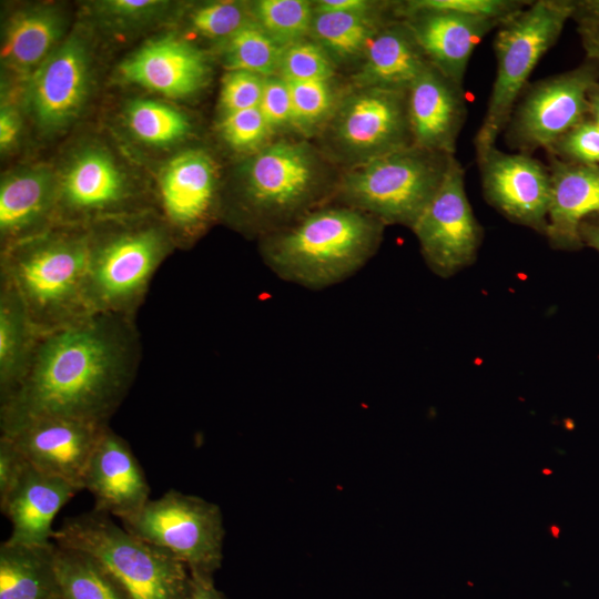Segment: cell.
Masks as SVG:
<instances>
[{
    "mask_svg": "<svg viewBox=\"0 0 599 599\" xmlns=\"http://www.w3.org/2000/svg\"><path fill=\"white\" fill-rule=\"evenodd\" d=\"M283 50L256 21H250L224 41L222 60L227 71L268 78L278 75Z\"/></svg>",
    "mask_w": 599,
    "mask_h": 599,
    "instance_id": "31",
    "label": "cell"
},
{
    "mask_svg": "<svg viewBox=\"0 0 599 599\" xmlns=\"http://www.w3.org/2000/svg\"><path fill=\"white\" fill-rule=\"evenodd\" d=\"M250 21L242 4L229 1L201 6L190 17V23L197 33L224 41Z\"/></svg>",
    "mask_w": 599,
    "mask_h": 599,
    "instance_id": "36",
    "label": "cell"
},
{
    "mask_svg": "<svg viewBox=\"0 0 599 599\" xmlns=\"http://www.w3.org/2000/svg\"><path fill=\"white\" fill-rule=\"evenodd\" d=\"M80 490L28 463L8 495L0 500L1 512L11 522V534L7 540L24 545L51 544L54 517Z\"/></svg>",
    "mask_w": 599,
    "mask_h": 599,
    "instance_id": "22",
    "label": "cell"
},
{
    "mask_svg": "<svg viewBox=\"0 0 599 599\" xmlns=\"http://www.w3.org/2000/svg\"><path fill=\"white\" fill-rule=\"evenodd\" d=\"M265 78L247 71H227L222 80L220 105L224 114L258 108Z\"/></svg>",
    "mask_w": 599,
    "mask_h": 599,
    "instance_id": "40",
    "label": "cell"
},
{
    "mask_svg": "<svg viewBox=\"0 0 599 599\" xmlns=\"http://www.w3.org/2000/svg\"><path fill=\"white\" fill-rule=\"evenodd\" d=\"M413 145L455 154L467 109L461 85L430 64L408 88Z\"/></svg>",
    "mask_w": 599,
    "mask_h": 599,
    "instance_id": "20",
    "label": "cell"
},
{
    "mask_svg": "<svg viewBox=\"0 0 599 599\" xmlns=\"http://www.w3.org/2000/svg\"><path fill=\"white\" fill-rule=\"evenodd\" d=\"M272 132L292 125V101L288 83L280 75L265 78L258 105Z\"/></svg>",
    "mask_w": 599,
    "mask_h": 599,
    "instance_id": "41",
    "label": "cell"
},
{
    "mask_svg": "<svg viewBox=\"0 0 599 599\" xmlns=\"http://www.w3.org/2000/svg\"><path fill=\"white\" fill-rule=\"evenodd\" d=\"M122 526L135 537L173 554L192 573L214 576L222 565V511L201 497L170 489L150 499Z\"/></svg>",
    "mask_w": 599,
    "mask_h": 599,
    "instance_id": "9",
    "label": "cell"
},
{
    "mask_svg": "<svg viewBox=\"0 0 599 599\" xmlns=\"http://www.w3.org/2000/svg\"><path fill=\"white\" fill-rule=\"evenodd\" d=\"M83 489L94 499V508L125 521L150 500V487L128 441L110 426L102 432L89 459Z\"/></svg>",
    "mask_w": 599,
    "mask_h": 599,
    "instance_id": "18",
    "label": "cell"
},
{
    "mask_svg": "<svg viewBox=\"0 0 599 599\" xmlns=\"http://www.w3.org/2000/svg\"><path fill=\"white\" fill-rule=\"evenodd\" d=\"M587 61L599 71V24L577 26Z\"/></svg>",
    "mask_w": 599,
    "mask_h": 599,
    "instance_id": "46",
    "label": "cell"
},
{
    "mask_svg": "<svg viewBox=\"0 0 599 599\" xmlns=\"http://www.w3.org/2000/svg\"><path fill=\"white\" fill-rule=\"evenodd\" d=\"M278 75L286 81L331 80L334 62L316 41L303 39L284 48Z\"/></svg>",
    "mask_w": 599,
    "mask_h": 599,
    "instance_id": "35",
    "label": "cell"
},
{
    "mask_svg": "<svg viewBox=\"0 0 599 599\" xmlns=\"http://www.w3.org/2000/svg\"><path fill=\"white\" fill-rule=\"evenodd\" d=\"M529 3L520 0H414L398 7L405 10H443L505 21Z\"/></svg>",
    "mask_w": 599,
    "mask_h": 599,
    "instance_id": "39",
    "label": "cell"
},
{
    "mask_svg": "<svg viewBox=\"0 0 599 599\" xmlns=\"http://www.w3.org/2000/svg\"><path fill=\"white\" fill-rule=\"evenodd\" d=\"M286 82L291 92L292 125L300 132L309 134L332 118L336 106L331 80Z\"/></svg>",
    "mask_w": 599,
    "mask_h": 599,
    "instance_id": "34",
    "label": "cell"
},
{
    "mask_svg": "<svg viewBox=\"0 0 599 599\" xmlns=\"http://www.w3.org/2000/svg\"><path fill=\"white\" fill-rule=\"evenodd\" d=\"M87 226L57 224L1 251L9 277L41 334L92 314L87 300Z\"/></svg>",
    "mask_w": 599,
    "mask_h": 599,
    "instance_id": "4",
    "label": "cell"
},
{
    "mask_svg": "<svg viewBox=\"0 0 599 599\" xmlns=\"http://www.w3.org/2000/svg\"><path fill=\"white\" fill-rule=\"evenodd\" d=\"M221 132L226 143L238 151H258L272 134L258 108L224 114Z\"/></svg>",
    "mask_w": 599,
    "mask_h": 599,
    "instance_id": "38",
    "label": "cell"
},
{
    "mask_svg": "<svg viewBox=\"0 0 599 599\" xmlns=\"http://www.w3.org/2000/svg\"><path fill=\"white\" fill-rule=\"evenodd\" d=\"M588 116L599 125V82L590 90Z\"/></svg>",
    "mask_w": 599,
    "mask_h": 599,
    "instance_id": "50",
    "label": "cell"
},
{
    "mask_svg": "<svg viewBox=\"0 0 599 599\" xmlns=\"http://www.w3.org/2000/svg\"><path fill=\"white\" fill-rule=\"evenodd\" d=\"M541 473H542L544 475H551V474H552V470H550L549 468H544Z\"/></svg>",
    "mask_w": 599,
    "mask_h": 599,
    "instance_id": "52",
    "label": "cell"
},
{
    "mask_svg": "<svg viewBox=\"0 0 599 599\" xmlns=\"http://www.w3.org/2000/svg\"><path fill=\"white\" fill-rule=\"evenodd\" d=\"M570 0H538L505 20L494 41L496 77L474 144L476 158L495 146L528 79L571 19Z\"/></svg>",
    "mask_w": 599,
    "mask_h": 599,
    "instance_id": "8",
    "label": "cell"
},
{
    "mask_svg": "<svg viewBox=\"0 0 599 599\" xmlns=\"http://www.w3.org/2000/svg\"><path fill=\"white\" fill-rule=\"evenodd\" d=\"M547 151L550 156L564 162L599 165V125L587 118L560 136Z\"/></svg>",
    "mask_w": 599,
    "mask_h": 599,
    "instance_id": "37",
    "label": "cell"
},
{
    "mask_svg": "<svg viewBox=\"0 0 599 599\" xmlns=\"http://www.w3.org/2000/svg\"><path fill=\"white\" fill-rule=\"evenodd\" d=\"M255 21L282 47L311 32L314 4L305 0H261L253 4Z\"/></svg>",
    "mask_w": 599,
    "mask_h": 599,
    "instance_id": "33",
    "label": "cell"
},
{
    "mask_svg": "<svg viewBox=\"0 0 599 599\" xmlns=\"http://www.w3.org/2000/svg\"><path fill=\"white\" fill-rule=\"evenodd\" d=\"M20 122L13 109L4 106L0 112V146L2 150L10 148L18 138Z\"/></svg>",
    "mask_w": 599,
    "mask_h": 599,
    "instance_id": "45",
    "label": "cell"
},
{
    "mask_svg": "<svg viewBox=\"0 0 599 599\" xmlns=\"http://www.w3.org/2000/svg\"><path fill=\"white\" fill-rule=\"evenodd\" d=\"M109 425L49 417L26 424L10 435L34 468L83 489V477L94 447Z\"/></svg>",
    "mask_w": 599,
    "mask_h": 599,
    "instance_id": "17",
    "label": "cell"
},
{
    "mask_svg": "<svg viewBox=\"0 0 599 599\" xmlns=\"http://www.w3.org/2000/svg\"><path fill=\"white\" fill-rule=\"evenodd\" d=\"M453 156L412 145L351 165L336 181L332 202L365 212L385 226L412 229L440 187Z\"/></svg>",
    "mask_w": 599,
    "mask_h": 599,
    "instance_id": "7",
    "label": "cell"
},
{
    "mask_svg": "<svg viewBox=\"0 0 599 599\" xmlns=\"http://www.w3.org/2000/svg\"><path fill=\"white\" fill-rule=\"evenodd\" d=\"M135 317L92 313L42 334L29 372L0 404L1 435L49 417L109 425L141 361Z\"/></svg>",
    "mask_w": 599,
    "mask_h": 599,
    "instance_id": "1",
    "label": "cell"
},
{
    "mask_svg": "<svg viewBox=\"0 0 599 599\" xmlns=\"http://www.w3.org/2000/svg\"><path fill=\"white\" fill-rule=\"evenodd\" d=\"M599 71L586 61L577 68L534 83L516 104L505 129L507 142L521 153L548 149L589 118L590 90ZM504 131V133H505Z\"/></svg>",
    "mask_w": 599,
    "mask_h": 599,
    "instance_id": "10",
    "label": "cell"
},
{
    "mask_svg": "<svg viewBox=\"0 0 599 599\" xmlns=\"http://www.w3.org/2000/svg\"><path fill=\"white\" fill-rule=\"evenodd\" d=\"M122 78L170 98H184L207 81L205 55L190 42L175 37L151 41L120 64Z\"/></svg>",
    "mask_w": 599,
    "mask_h": 599,
    "instance_id": "21",
    "label": "cell"
},
{
    "mask_svg": "<svg viewBox=\"0 0 599 599\" xmlns=\"http://www.w3.org/2000/svg\"><path fill=\"white\" fill-rule=\"evenodd\" d=\"M90 79L89 48L73 33L29 75L26 102L37 125L52 133L71 124L84 105Z\"/></svg>",
    "mask_w": 599,
    "mask_h": 599,
    "instance_id": "14",
    "label": "cell"
},
{
    "mask_svg": "<svg viewBox=\"0 0 599 599\" xmlns=\"http://www.w3.org/2000/svg\"><path fill=\"white\" fill-rule=\"evenodd\" d=\"M191 599H226V597L216 588L213 576L192 573Z\"/></svg>",
    "mask_w": 599,
    "mask_h": 599,
    "instance_id": "48",
    "label": "cell"
},
{
    "mask_svg": "<svg viewBox=\"0 0 599 599\" xmlns=\"http://www.w3.org/2000/svg\"><path fill=\"white\" fill-rule=\"evenodd\" d=\"M486 201L508 220L546 234L551 194L549 167L526 153L491 148L477 156Z\"/></svg>",
    "mask_w": 599,
    "mask_h": 599,
    "instance_id": "15",
    "label": "cell"
},
{
    "mask_svg": "<svg viewBox=\"0 0 599 599\" xmlns=\"http://www.w3.org/2000/svg\"><path fill=\"white\" fill-rule=\"evenodd\" d=\"M53 542L94 557L130 599H191L192 573L170 551L149 544L92 509L63 520Z\"/></svg>",
    "mask_w": 599,
    "mask_h": 599,
    "instance_id": "6",
    "label": "cell"
},
{
    "mask_svg": "<svg viewBox=\"0 0 599 599\" xmlns=\"http://www.w3.org/2000/svg\"><path fill=\"white\" fill-rule=\"evenodd\" d=\"M27 464L13 440L0 435V500L8 495Z\"/></svg>",
    "mask_w": 599,
    "mask_h": 599,
    "instance_id": "42",
    "label": "cell"
},
{
    "mask_svg": "<svg viewBox=\"0 0 599 599\" xmlns=\"http://www.w3.org/2000/svg\"><path fill=\"white\" fill-rule=\"evenodd\" d=\"M385 225L329 202L260 237V255L278 278L319 291L356 274L377 252Z\"/></svg>",
    "mask_w": 599,
    "mask_h": 599,
    "instance_id": "2",
    "label": "cell"
},
{
    "mask_svg": "<svg viewBox=\"0 0 599 599\" xmlns=\"http://www.w3.org/2000/svg\"><path fill=\"white\" fill-rule=\"evenodd\" d=\"M59 182L47 169L7 176L0 187L1 251L57 225Z\"/></svg>",
    "mask_w": 599,
    "mask_h": 599,
    "instance_id": "24",
    "label": "cell"
},
{
    "mask_svg": "<svg viewBox=\"0 0 599 599\" xmlns=\"http://www.w3.org/2000/svg\"><path fill=\"white\" fill-rule=\"evenodd\" d=\"M587 221L599 224V216H597L595 219H591V220H587Z\"/></svg>",
    "mask_w": 599,
    "mask_h": 599,
    "instance_id": "53",
    "label": "cell"
},
{
    "mask_svg": "<svg viewBox=\"0 0 599 599\" xmlns=\"http://www.w3.org/2000/svg\"><path fill=\"white\" fill-rule=\"evenodd\" d=\"M551 194L546 236L564 251L583 247L580 225L599 216V165H582L550 156Z\"/></svg>",
    "mask_w": 599,
    "mask_h": 599,
    "instance_id": "23",
    "label": "cell"
},
{
    "mask_svg": "<svg viewBox=\"0 0 599 599\" xmlns=\"http://www.w3.org/2000/svg\"><path fill=\"white\" fill-rule=\"evenodd\" d=\"M87 230L91 312L136 317L153 276L176 246L169 227L144 212L100 221Z\"/></svg>",
    "mask_w": 599,
    "mask_h": 599,
    "instance_id": "5",
    "label": "cell"
},
{
    "mask_svg": "<svg viewBox=\"0 0 599 599\" xmlns=\"http://www.w3.org/2000/svg\"><path fill=\"white\" fill-rule=\"evenodd\" d=\"M550 530H551V535L555 537V538H558L559 537V528L555 525L550 526Z\"/></svg>",
    "mask_w": 599,
    "mask_h": 599,
    "instance_id": "51",
    "label": "cell"
},
{
    "mask_svg": "<svg viewBox=\"0 0 599 599\" xmlns=\"http://www.w3.org/2000/svg\"><path fill=\"white\" fill-rule=\"evenodd\" d=\"M63 20L52 8L19 12L9 23L1 50L2 60L14 71L31 74L58 47Z\"/></svg>",
    "mask_w": 599,
    "mask_h": 599,
    "instance_id": "28",
    "label": "cell"
},
{
    "mask_svg": "<svg viewBox=\"0 0 599 599\" xmlns=\"http://www.w3.org/2000/svg\"><path fill=\"white\" fill-rule=\"evenodd\" d=\"M386 23L372 12L314 11L311 32L332 60L363 57L369 41Z\"/></svg>",
    "mask_w": 599,
    "mask_h": 599,
    "instance_id": "29",
    "label": "cell"
},
{
    "mask_svg": "<svg viewBox=\"0 0 599 599\" xmlns=\"http://www.w3.org/2000/svg\"><path fill=\"white\" fill-rule=\"evenodd\" d=\"M376 3L365 0H321L314 4L318 12H372Z\"/></svg>",
    "mask_w": 599,
    "mask_h": 599,
    "instance_id": "44",
    "label": "cell"
},
{
    "mask_svg": "<svg viewBox=\"0 0 599 599\" xmlns=\"http://www.w3.org/2000/svg\"><path fill=\"white\" fill-rule=\"evenodd\" d=\"M159 203L175 245L200 236L222 214L213 159L202 150L184 151L172 159L160 176Z\"/></svg>",
    "mask_w": 599,
    "mask_h": 599,
    "instance_id": "13",
    "label": "cell"
},
{
    "mask_svg": "<svg viewBox=\"0 0 599 599\" xmlns=\"http://www.w3.org/2000/svg\"><path fill=\"white\" fill-rule=\"evenodd\" d=\"M41 335L17 288L0 273V404L27 376Z\"/></svg>",
    "mask_w": 599,
    "mask_h": 599,
    "instance_id": "26",
    "label": "cell"
},
{
    "mask_svg": "<svg viewBox=\"0 0 599 599\" xmlns=\"http://www.w3.org/2000/svg\"><path fill=\"white\" fill-rule=\"evenodd\" d=\"M136 195L102 151L81 153L59 182L57 224L81 225L140 214Z\"/></svg>",
    "mask_w": 599,
    "mask_h": 599,
    "instance_id": "16",
    "label": "cell"
},
{
    "mask_svg": "<svg viewBox=\"0 0 599 599\" xmlns=\"http://www.w3.org/2000/svg\"><path fill=\"white\" fill-rule=\"evenodd\" d=\"M62 599H130L116 579L91 555L55 545Z\"/></svg>",
    "mask_w": 599,
    "mask_h": 599,
    "instance_id": "30",
    "label": "cell"
},
{
    "mask_svg": "<svg viewBox=\"0 0 599 599\" xmlns=\"http://www.w3.org/2000/svg\"><path fill=\"white\" fill-rule=\"evenodd\" d=\"M412 230L426 264L438 276L449 277L476 260L481 227L466 194L465 171L455 155Z\"/></svg>",
    "mask_w": 599,
    "mask_h": 599,
    "instance_id": "12",
    "label": "cell"
},
{
    "mask_svg": "<svg viewBox=\"0 0 599 599\" xmlns=\"http://www.w3.org/2000/svg\"><path fill=\"white\" fill-rule=\"evenodd\" d=\"M397 12L428 61L461 87L475 48L504 22L443 10L399 8Z\"/></svg>",
    "mask_w": 599,
    "mask_h": 599,
    "instance_id": "19",
    "label": "cell"
},
{
    "mask_svg": "<svg viewBox=\"0 0 599 599\" xmlns=\"http://www.w3.org/2000/svg\"><path fill=\"white\" fill-rule=\"evenodd\" d=\"M571 4V19L577 26L599 24V0H577Z\"/></svg>",
    "mask_w": 599,
    "mask_h": 599,
    "instance_id": "47",
    "label": "cell"
},
{
    "mask_svg": "<svg viewBox=\"0 0 599 599\" xmlns=\"http://www.w3.org/2000/svg\"><path fill=\"white\" fill-rule=\"evenodd\" d=\"M331 119L332 145L352 165L413 145L407 90L357 88Z\"/></svg>",
    "mask_w": 599,
    "mask_h": 599,
    "instance_id": "11",
    "label": "cell"
},
{
    "mask_svg": "<svg viewBox=\"0 0 599 599\" xmlns=\"http://www.w3.org/2000/svg\"><path fill=\"white\" fill-rule=\"evenodd\" d=\"M430 64L406 22L389 21L372 38L363 54L355 77L357 88L408 90Z\"/></svg>",
    "mask_w": 599,
    "mask_h": 599,
    "instance_id": "25",
    "label": "cell"
},
{
    "mask_svg": "<svg viewBox=\"0 0 599 599\" xmlns=\"http://www.w3.org/2000/svg\"><path fill=\"white\" fill-rule=\"evenodd\" d=\"M467 585L470 586V587H473V582H470V581H468Z\"/></svg>",
    "mask_w": 599,
    "mask_h": 599,
    "instance_id": "54",
    "label": "cell"
},
{
    "mask_svg": "<svg viewBox=\"0 0 599 599\" xmlns=\"http://www.w3.org/2000/svg\"><path fill=\"white\" fill-rule=\"evenodd\" d=\"M329 183L316 152L304 142L277 141L255 152L243 165L222 215L260 237L332 202Z\"/></svg>",
    "mask_w": 599,
    "mask_h": 599,
    "instance_id": "3",
    "label": "cell"
},
{
    "mask_svg": "<svg viewBox=\"0 0 599 599\" xmlns=\"http://www.w3.org/2000/svg\"><path fill=\"white\" fill-rule=\"evenodd\" d=\"M105 12L123 19H140L163 4L153 0H112L103 2Z\"/></svg>",
    "mask_w": 599,
    "mask_h": 599,
    "instance_id": "43",
    "label": "cell"
},
{
    "mask_svg": "<svg viewBox=\"0 0 599 599\" xmlns=\"http://www.w3.org/2000/svg\"><path fill=\"white\" fill-rule=\"evenodd\" d=\"M579 233L583 246L591 247L599 253V224L585 221L580 225Z\"/></svg>",
    "mask_w": 599,
    "mask_h": 599,
    "instance_id": "49",
    "label": "cell"
},
{
    "mask_svg": "<svg viewBox=\"0 0 599 599\" xmlns=\"http://www.w3.org/2000/svg\"><path fill=\"white\" fill-rule=\"evenodd\" d=\"M126 121L139 140L159 146L181 141L191 129L186 116L179 110L146 99H138L129 104Z\"/></svg>",
    "mask_w": 599,
    "mask_h": 599,
    "instance_id": "32",
    "label": "cell"
},
{
    "mask_svg": "<svg viewBox=\"0 0 599 599\" xmlns=\"http://www.w3.org/2000/svg\"><path fill=\"white\" fill-rule=\"evenodd\" d=\"M0 599H62L53 541L0 545Z\"/></svg>",
    "mask_w": 599,
    "mask_h": 599,
    "instance_id": "27",
    "label": "cell"
}]
</instances>
